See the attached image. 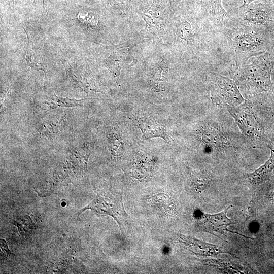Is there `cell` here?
Here are the masks:
<instances>
[{
	"label": "cell",
	"mask_w": 274,
	"mask_h": 274,
	"mask_svg": "<svg viewBox=\"0 0 274 274\" xmlns=\"http://www.w3.org/2000/svg\"><path fill=\"white\" fill-rule=\"evenodd\" d=\"M266 26L239 22L227 29V42L233 53L236 66L246 64L252 57L271 51L274 40Z\"/></svg>",
	"instance_id": "cell-1"
},
{
	"label": "cell",
	"mask_w": 274,
	"mask_h": 274,
	"mask_svg": "<svg viewBox=\"0 0 274 274\" xmlns=\"http://www.w3.org/2000/svg\"><path fill=\"white\" fill-rule=\"evenodd\" d=\"M274 66V55L267 52L250 64H245L231 70L230 75L238 86L251 93L268 91L272 87L270 76Z\"/></svg>",
	"instance_id": "cell-2"
},
{
	"label": "cell",
	"mask_w": 274,
	"mask_h": 274,
	"mask_svg": "<svg viewBox=\"0 0 274 274\" xmlns=\"http://www.w3.org/2000/svg\"><path fill=\"white\" fill-rule=\"evenodd\" d=\"M87 210H91L97 215L112 217L122 233L130 225V218L124 209L120 193L109 190L97 194L90 203L78 213V216Z\"/></svg>",
	"instance_id": "cell-3"
},
{
	"label": "cell",
	"mask_w": 274,
	"mask_h": 274,
	"mask_svg": "<svg viewBox=\"0 0 274 274\" xmlns=\"http://www.w3.org/2000/svg\"><path fill=\"white\" fill-rule=\"evenodd\" d=\"M212 101L226 107L239 106L245 101L235 81L218 74L208 76Z\"/></svg>",
	"instance_id": "cell-4"
},
{
	"label": "cell",
	"mask_w": 274,
	"mask_h": 274,
	"mask_svg": "<svg viewBox=\"0 0 274 274\" xmlns=\"http://www.w3.org/2000/svg\"><path fill=\"white\" fill-rule=\"evenodd\" d=\"M226 108L246 136L252 139H259L262 136V126L247 102L245 101L239 106Z\"/></svg>",
	"instance_id": "cell-5"
},
{
	"label": "cell",
	"mask_w": 274,
	"mask_h": 274,
	"mask_svg": "<svg viewBox=\"0 0 274 274\" xmlns=\"http://www.w3.org/2000/svg\"><path fill=\"white\" fill-rule=\"evenodd\" d=\"M231 207L229 206L224 211L215 214H208L197 212L195 220L197 227L200 230L219 237V235L226 236L225 232L230 230L227 227L233 223L228 218L227 213Z\"/></svg>",
	"instance_id": "cell-6"
},
{
	"label": "cell",
	"mask_w": 274,
	"mask_h": 274,
	"mask_svg": "<svg viewBox=\"0 0 274 274\" xmlns=\"http://www.w3.org/2000/svg\"><path fill=\"white\" fill-rule=\"evenodd\" d=\"M129 118L134 124L141 130L145 139L161 138L167 143H169L165 127L158 123L150 113L143 115H131Z\"/></svg>",
	"instance_id": "cell-7"
},
{
	"label": "cell",
	"mask_w": 274,
	"mask_h": 274,
	"mask_svg": "<svg viewBox=\"0 0 274 274\" xmlns=\"http://www.w3.org/2000/svg\"><path fill=\"white\" fill-rule=\"evenodd\" d=\"M270 155L268 159L255 171L247 174V180L253 186H258L267 181L274 169V138L269 142Z\"/></svg>",
	"instance_id": "cell-8"
},
{
	"label": "cell",
	"mask_w": 274,
	"mask_h": 274,
	"mask_svg": "<svg viewBox=\"0 0 274 274\" xmlns=\"http://www.w3.org/2000/svg\"><path fill=\"white\" fill-rule=\"evenodd\" d=\"M245 10L243 23L254 26H267L269 22H274V14L261 7L243 8Z\"/></svg>",
	"instance_id": "cell-9"
},
{
	"label": "cell",
	"mask_w": 274,
	"mask_h": 274,
	"mask_svg": "<svg viewBox=\"0 0 274 274\" xmlns=\"http://www.w3.org/2000/svg\"><path fill=\"white\" fill-rule=\"evenodd\" d=\"M201 139L204 144L211 149H221L228 145V141L221 130L214 125L206 126L201 132Z\"/></svg>",
	"instance_id": "cell-10"
},
{
	"label": "cell",
	"mask_w": 274,
	"mask_h": 274,
	"mask_svg": "<svg viewBox=\"0 0 274 274\" xmlns=\"http://www.w3.org/2000/svg\"><path fill=\"white\" fill-rule=\"evenodd\" d=\"M180 240L188 250L201 255H213L221 253L214 245L205 243L193 237L180 234Z\"/></svg>",
	"instance_id": "cell-11"
},
{
	"label": "cell",
	"mask_w": 274,
	"mask_h": 274,
	"mask_svg": "<svg viewBox=\"0 0 274 274\" xmlns=\"http://www.w3.org/2000/svg\"><path fill=\"white\" fill-rule=\"evenodd\" d=\"M84 99H76L68 97H62L58 96L54 93L51 99L48 101H45L44 104L47 106L45 110H50L63 107H74L83 106L82 101Z\"/></svg>",
	"instance_id": "cell-12"
},
{
	"label": "cell",
	"mask_w": 274,
	"mask_h": 274,
	"mask_svg": "<svg viewBox=\"0 0 274 274\" xmlns=\"http://www.w3.org/2000/svg\"><path fill=\"white\" fill-rule=\"evenodd\" d=\"M210 13L219 24H225L229 20L228 15L223 8L222 0H207Z\"/></svg>",
	"instance_id": "cell-13"
},
{
	"label": "cell",
	"mask_w": 274,
	"mask_h": 274,
	"mask_svg": "<svg viewBox=\"0 0 274 274\" xmlns=\"http://www.w3.org/2000/svg\"><path fill=\"white\" fill-rule=\"evenodd\" d=\"M105 64L111 72L118 86L120 87L119 83V75L122 68L120 56L113 55L107 58L105 61Z\"/></svg>",
	"instance_id": "cell-14"
},
{
	"label": "cell",
	"mask_w": 274,
	"mask_h": 274,
	"mask_svg": "<svg viewBox=\"0 0 274 274\" xmlns=\"http://www.w3.org/2000/svg\"><path fill=\"white\" fill-rule=\"evenodd\" d=\"M109 138L110 142L109 150L113 155L118 156L120 150L119 149L121 148L122 145H123L119 128L115 127Z\"/></svg>",
	"instance_id": "cell-15"
},
{
	"label": "cell",
	"mask_w": 274,
	"mask_h": 274,
	"mask_svg": "<svg viewBox=\"0 0 274 274\" xmlns=\"http://www.w3.org/2000/svg\"><path fill=\"white\" fill-rule=\"evenodd\" d=\"M31 219L29 216H25L14 221V224L17 226L21 234L25 235L31 230L32 224Z\"/></svg>",
	"instance_id": "cell-16"
},
{
	"label": "cell",
	"mask_w": 274,
	"mask_h": 274,
	"mask_svg": "<svg viewBox=\"0 0 274 274\" xmlns=\"http://www.w3.org/2000/svg\"><path fill=\"white\" fill-rule=\"evenodd\" d=\"M25 59L27 64L31 68L39 71H43L46 74L45 66L43 63L39 59L37 56L34 53H31L29 51L26 52L25 54Z\"/></svg>",
	"instance_id": "cell-17"
},
{
	"label": "cell",
	"mask_w": 274,
	"mask_h": 274,
	"mask_svg": "<svg viewBox=\"0 0 274 274\" xmlns=\"http://www.w3.org/2000/svg\"><path fill=\"white\" fill-rule=\"evenodd\" d=\"M60 126L58 124L55 123H50L47 125L43 126V129L41 130V132L46 135H50V134H55L59 131Z\"/></svg>",
	"instance_id": "cell-18"
},
{
	"label": "cell",
	"mask_w": 274,
	"mask_h": 274,
	"mask_svg": "<svg viewBox=\"0 0 274 274\" xmlns=\"http://www.w3.org/2000/svg\"><path fill=\"white\" fill-rule=\"evenodd\" d=\"M254 1L256 0H243V3L241 8H245L249 6V4Z\"/></svg>",
	"instance_id": "cell-19"
},
{
	"label": "cell",
	"mask_w": 274,
	"mask_h": 274,
	"mask_svg": "<svg viewBox=\"0 0 274 274\" xmlns=\"http://www.w3.org/2000/svg\"><path fill=\"white\" fill-rule=\"evenodd\" d=\"M273 198H274V193H273Z\"/></svg>",
	"instance_id": "cell-20"
}]
</instances>
